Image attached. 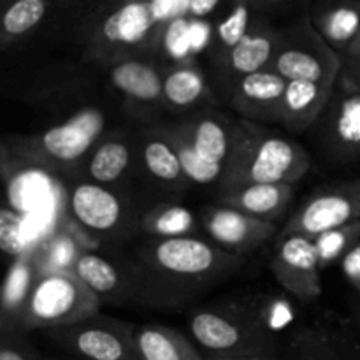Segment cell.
<instances>
[{
  "label": "cell",
  "instance_id": "1",
  "mask_svg": "<svg viewBox=\"0 0 360 360\" xmlns=\"http://www.w3.org/2000/svg\"><path fill=\"white\" fill-rule=\"evenodd\" d=\"M301 144L266 134L252 125L232 127V150L221 176V190L246 185H295L309 171Z\"/></svg>",
  "mask_w": 360,
  "mask_h": 360
},
{
  "label": "cell",
  "instance_id": "2",
  "mask_svg": "<svg viewBox=\"0 0 360 360\" xmlns=\"http://www.w3.org/2000/svg\"><path fill=\"white\" fill-rule=\"evenodd\" d=\"M157 0H104L86 25V39L97 56L129 55L162 35Z\"/></svg>",
  "mask_w": 360,
  "mask_h": 360
},
{
  "label": "cell",
  "instance_id": "3",
  "mask_svg": "<svg viewBox=\"0 0 360 360\" xmlns=\"http://www.w3.org/2000/svg\"><path fill=\"white\" fill-rule=\"evenodd\" d=\"M101 297L72 271H56L35 280L21 311V329H60L98 315Z\"/></svg>",
  "mask_w": 360,
  "mask_h": 360
},
{
  "label": "cell",
  "instance_id": "4",
  "mask_svg": "<svg viewBox=\"0 0 360 360\" xmlns=\"http://www.w3.org/2000/svg\"><path fill=\"white\" fill-rule=\"evenodd\" d=\"M190 333L206 355H248L280 352L266 319L238 308H202L190 316Z\"/></svg>",
  "mask_w": 360,
  "mask_h": 360
},
{
  "label": "cell",
  "instance_id": "5",
  "mask_svg": "<svg viewBox=\"0 0 360 360\" xmlns=\"http://www.w3.org/2000/svg\"><path fill=\"white\" fill-rule=\"evenodd\" d=\"M341 65L340 53L323 41L308 16H302L280 32L271 70L287 81H309L334 86L340 79Z\"/></svg>",
  "mask_w": 360,
  "mask_h": 360
},
{
  "label": "cell",
  "instance_id": "6",
  "mask_svg": "<svg viewBox=\"0 0 360 360\" xmlns=\"http://www.w3.org/2000/svg\"><path fill=\"white\" fill-rule=\"evenodd\" d=\"M49 333L60 347L84 360H139L134 341L136 327L108 316L95 315Z\"/></svg>",
  "mask_w": 360,
  "mask_h": 360
},
{
  "label": "cell",
  "instance_id": "7",
  "mask_svg": "<svg viewBox=\"0 0 360 360\" xmlns=\"http://www.w3.org/2000/svg\"><path fill=\"white\" fill-rule=\"evenodd\" d=\"M360 221V178L327 186L313 193L281 229L280 236L320 234Z\"/></svg>",
  "mask_w": 360,
  "mask_h": 360
},
{
  "label": "cell",
  "instance_id": "8",
  "mask_svg": "<svg viewBox=\"0 0 360 360\" xmlns=\"http://www.w3.org/2000/svg\"><path fill=\"white\" fill-rule=\"evenodd\" d=\"M320 260L315 239L302 234L280 236L271 271L278 283L301 302H313L322 294Z\"/></svg>",
  "mask_w": 360,
  "mask_h": 360
},
{
  "label": "cell",
  "instance_id": "9",
  "mask_svg": "<svg viewBox=\"0 0 360 360\" xmlns=\"http://www.w3.org/2000/svg\"><path fill=\"white\" fill-rule=\"evenodd\" d=\"M150 257L160 271L186 278L206 276L231 264L241 262L239 257L220 252L210 243L190 236L160 239L153 245Z\"/></svg>",
  "mask_w": 360,
  "mask_h": 360
},
{
  "label": "cell",
  "instance_id": "10",
  "mask_svg": "<svg viewBox=\"0 0 360 360\" xmlns=\"http://www.w3.org/2000/svg\"><path fill=\"white\" fill-rule=\"evenodd\" d=\"M105 118L101 109H81L67 122L51 127L41 137V150L62 164L79 160L97 143L104 130Z\"/></svg>",
  "mask_w": 360,
  "mask_h": 360
},
{
  "label": "cell",
  "instance_id": "11",
  "mask_svg": "<svg viewBox=\"0 0 360 360\" xmlns=\"http://www.w3.org/2000/svg\"><path fill=\"white\" fill-rule=\"evenodd\" d=\"M202 224L214 241L236 250L257 248L278 232L274 221L252 217L229 206H211L202 213Z\"/></svg>",
  "mask_w": 360,
  "mask_h": 360
},
{
  "label": "cell",
  "instance_id": "12",
  "mask_svg": "<svg viewBox=\"0 0 360 360\" xmlns=\"http://www.w3.org/2000/svg\"><path fill=\"white\" fill-rule=\"evenodd\" d=\"M281 360H360V345L336 327H304L281 348Z\"/></svg>",
  "mask_w": 360,
  "mask_h": 360
},
{
  "label": "cell",
  "instance_id": "13",
  "mask_svg": "<svg viewBox=\"0 0 360 360\" xmlns=\"http://www.w3.org/2000/svg\"><path fill=\"white\" fill-rule=\"evenodd\" d=\"M288 81L266 69L248 74L236 81L232 91V108L252 120H278L280 122L281 101Z\"/></svg>",
  "mask_w": 360,
  "mask_h": 360
},
{
  "label": "cell",
  "instance_id": "14",
  "mask_svg": "<svg viewBox=\"0 0 360 360\" xmlns=\"http://www.w3.org/2000/svg\"><path fill=\"white\" fill-rule=\"evenodd\" d=\"M308 18L323 41L340 55L360 35V0H316Z\"/></svg>",
  "mask_w": 360,
  "mask_h": 360
},
{
  "label": "cell",
  "instance_id": "15",
  "mask_svg": "<svg viewBox=\"0 0 360 360\" xmlns=\"http://www.w3.org/2000/svg\"><path fill=\"white\" fill-rule=\"evenodd\" d=\"M278 42H280V32L257 18L252 30L234 48L221 53L225 70L241 79L248 74L271 69Z\"/></svg>",
  "mask_w": 360,
  "mask_h": 360
},
{
  "label": "cell",
  "instance_id": "16",
  "mask_svg": "<svg viewBox=\"0 0 360 360\" xmlns=\"http://www.w3.org/2000/svg\"><path fill=\"white\" fill-rule=\"evenodd\" d=\"M70 211L79 225L95 232H108L122 220V202L98 183H81L70 193Z\"/></svg>",
  "mask_w": 360,
  "mask_h": 360
},
{
  "label": "cell",
  "instance_id": "17",
  "mask_svg": "<svg viewBox=\"0 0 360 360\" xmlns=\"http://www.w3.org/2000/svg\"><path fill=\"white\" fill-rule=\"evenodd\" d=\"M334 86L309 81H288L281 101L280 122L292 130H304L311 125L329 101L333 98Z\"/></svg>",
  "mask_w": 360,
  "mask_h": 360
},
{
  "label": "cell",
  "instance_id": "18",
  "mask_svg": "<svg viewBox=\"0 0 360 360\" xmlns=\"http://www.w3.org/2000/svg\"><path fill=\"white\" fill-rule=\"evenodd\" d=\"M295 185H246L224 192L220 202L252 217L271 220L285 213L294 199Z\"/></svg>",
  "mask_w": 360,
  "mask_h": 360
},
{
  "label": "cell",
  "instance_id": "19",
  "mask_svg": "<svg viewBox=\"0 0 360 360\" xmlns=\"http://www.w3.org/2000/svg\"><path fill=\"white\" fill-rule=\"evenodd\" d=\"M134 341L139 360H206V355L185 334L172 327H137Z\"/></svg>",
  "mask_w": 360,
  "mask_h": 360
},
{
  "label": "cell",
  "instance_id": "20",
  "mask_svg": "<svg viewBox=\"0 0 360 360\" xmlns=\"http://www.w3.org/2000/svg\"><path fill=\"white\" fill-rule=\"evenodd\" d=\"M116 90L139 102H157L164 98V77L153 63L132 56L116 60L109 70Z\"/></svg>",
  "mask_w": 360,
  "mask_h": 360
},
{
  "label": "cell",
  "instance_id": "21",
  "mask_svg": "<svg viewBox=\"0 0 360 360\" xmlns=\"http://www.w3.org/2000/svg\"><path fill=\"white\" fill-rule=\"evenodd\" d=\"M330 137L340 153L360 155V90H343L330 118Z\"/></svg>",
  "mask_w": 360,
  "mask_h": 360
},
{
  "label": "cell",
  "instance_id": "22",
  "mask_svg": "<svg viewBox=\"0 0 360 360\" xmlns=\"http://www.w3.org/2000/svg\"><path fill=\"white\" fill-rule=\"evenodd\" d=\"M186 134L200 157L225 167L232 150V127L214 118H200Z\"/></svg>",
  "mask_w": 360,
  "mask_h": 360
},
{
  "label": "cell",
  "instance_id": "23",
  "mask_svg": "<svg viewBox=\"0 0 360 360\" xmlns=\"http://www.w3.org/2000/svg\"><path fill=\"white\" fill-rule=\"evenodd\" d=\"M51 0H9L2 13L4 42L34 32L44 21Z\"/></svg>",
  "mask_w": 360,
  "mask_h": 360
},
{
  "label": "cell",
  "instance_id": "24",
  "mask_svg": "<svg viewBox=\"0 0 360 360\" xmlns=\"http://www.w3.org/2000/svg\"><path fill=\"white\" fill-rule=\"evenodd\" d=\"M206 90L202 72L192 63H181L164 76V101L174 108L195 104Z\"/></svg>",
  "mask_w": 360,
  "mask_h": 360
},
{
  "label": "cell",
  "instance_id": "25",
  "mask_svg": "<svg viewBox=\"0 0 360 360\" xmlns=\"http://www.w3.org/2000/svg\"><path fill=\"white\" fill-rule=\"evenodd\" d=\"M34 266L35 262H32V257L28 253H23L21 257L14 259L2 290L4 320L9 319V313H18V322H20L25 302H27L35 280H37V278H34Z\"/></svg>",
  "mask_w": 360,
  "mask_h": 360
},
{
  "label": "cell",
  "instance_id": "26",
  "mask_svg": "<svg viewBox=\"0 0 360 360\" xmlns=\"http://www.w3.org/2000/svg\"><path fill=\"white\" fill-rule=\"evenodd\" d=\"M130 150L123 141H105L98 144L88 162V172L98 185L118 181L129 169Z\"/></svg>",
  "mask_w": 360,
  "mask_h": 360
},
{
  "label": "cell",
  "instance_id": "27",
  "mask_svg": "<svg viewBox=\"0 0 360 360\" xmlns=\"http://www.w3.org/2000/svg\"><path fill=\"white\" fill-rule=\"evenodd\" d=\"M72 273L94 292L97 297L111 295L120 287L118 269L97 253H81L72 267Z\"/></svg>",
  "mask_w": 360,
  "mask_h": 360
},
{
  "label": "cell",
  "instance_id": "28",
  "mask_svg": "<svg viewBox=\"0 0 360 360\" xmlns=\"http://www.w3.org/2000/svg\"><path fill=\"white\" fill-rule=\"evenodd\" d=\"M167 139L171 141L176 153H178L183 167V174L186 178L195 183H200V185H207V183H214L217 179H221L224 165L213 164V162L200 157L195 148H193L188 134L181 132V130H174V132L167 134Z\"/></svg>",
  "mask_w": 360,
  "mask_h": 360
},
{
  "label": "cell",
  "instance_id": "29",
  "mask_svg": "<svg viewBox=\"0 0 360 360\" xmlns=\"http://www.w3.org/2000/svg\"><path fill=\"white\" fill-rule=\"evenodd\" d=\"M195 225L192 211L178 204L155 206L144 218V229L155 238H183Z\"/></svg>",
  "mask_w": 360,
  "mask_h": 360
},
{
  "label": "cell",
  "instance_id": "30",
  "mask_svg": "<svg viewBox=\"0 0 360 360\" xmlns=\"http://www.w3.org/2000/svg\"><path fill=\"white\" fill-rule=\"evenodd\" d=\"M257 9L253 0H232L227 14L217 27V41L221 51L234 48L257 21Z\"/></svg>",
  "mask_w": 360,
  "mask_h": 360
},
{
  "label": "cell",
  "instance_id": "31",
  "mask_svg": "<svg viewBox=\"0 0 360 360\" xmlns=\"http://www.w3.org/2000/svg\"><path fill=\"white\" fill-rule=\"evenodd\" d=\"M143 160L148 172L165 183H174L181 176H185L174 146L171 141L164 137H153L144 144Z\"/></svg>",
  "mask_w": 360,
  "mask_h": 360
},
{
  "label": "cell",
  "instance_id": "32",
  "mask_svg": "<svg viewBox=\"0 0 360 360\" xmlns=\"http://www.w3.org/2000/svg\"><path fill=\"white\" fill-rule=\"evenodd\" d=\"M315 245L316 252H319L320 267L326 269L338 259L343 260L348 252L360 245V221L323 232L319 238H315Z\"/></svg>",
  "mask_w": 360,
  "mask_h": 360
},
{
  "label": "cell",
  "instance_id": "33",
  "mask_svg": "<svg viewBox=\"0 0 360 360\" xmlns=\"http://www.w3.org/2000/svg\"><path fill=\"white\" fill-rule=\"evenodd\" d=\"M77 253V243L70 234H58L44 243L41 252L35 259V269L39 276L56 271H72L74 264L79 259Z\"/></svg>",
  "mask_w": 360,
  "mask_h": 360
},
{
  "label": "cell",
  "instance_id": "34",
  "mask_svg": "<svg viewBox=\"0 0 360 360\" xmlns=\"http://www.w3.org/2000/svg\"><path fill=\"white\" fill-rule=\"evenodd\" d=\"M23 218L13 207L6 206L0 211V248L6 255L18 259L25 252Z\"/></svg>",
  "mask_w": 360,
  "mask_h": 360
},
{
  "label": "cell",
  "instance_id": "35",
  "mask_svg": "<svg viewBox=\"0 0 360 360\" xmlns=\"http://www.w3.org/2000/svg\"><path fill=\"white\" fill-rule=\"evenodd\" d=\"M190 21L192 20L179 14V16L171 18L164 25L162 42H164L169 55L174 56V58H183L192 49V46H190Z\"/></svg>",
  "mask_w": 360,
  "mask_h": 360
},
{
  "label": "cell",
  "instance_id": "36",
  "mask_svg": "<svg viewBox=\"0 0 360 360\" xmlns=\"http://www.w3.org/2000/svg\"><path fill=\"white\" fill-rule=\"evenodd\" d=\"M341 74L338 83L343 90H360V35L354 44L341 55Z\"/></svg>",
  "mask_w": 360,
  "mask_h": 360
},
{
  "label": "cell",
  "instance_id": "37",
  "mask_svg": "<svg viewBox=\"0 0 360 360\" xmlns=\"http://www.w3.org/2000/svg\"><path fill=\"white\" fill-rule=\"evenodd\" d=\"M0 360H41L14 334H4L2 347H0Z\"/></svg>",
  "mask_w": 360,
  "mask_h": 360
},
{
  "label": "cell",
  "instance_id": "38",
  "mask_svg": "<svg viewBox=\"0 0 360 360\" xmlns=\"http://www.w3.org/2000/svg\"><path fill=\"white\" fill-rule=\"evenodd\" d=\"M341 267H343L345 276L350 281L352 287L360 294V245L355 246L352 252H348L347 255L343 257Z\"/></svg>",
  "mask_w": 360,
  "mask_h": 360
},
{
  "label": "cell",
  "instance_id": "39",
  "mask_svg": "<svg viewBox=\"0 0 360 360\" xmlns=\"http://www.w3.org/2000/svg\"><path fill=\"white\" fill-rule=\"evenodd\" d=\"M220 0H186V9L193 20H202L213 13Z\"/></svg>",
  "mask_w": 360,
  "mask_h": 360
},
{
  "label": "cell",
  "instance_id": "40",
  "mask_svg": "<svg viewBox=\"0 0 360 360\" xmlns=\"http://www.w3.org/2000/svg\"><path fill=\"white\" fill-rule=\"evenodd\" d=\"M210 37V27L202 20L190 21V46L192 49L202 48Z\"/></svg>",
  "mask_w": 360,
  "mask_h": 360
},
{
  "label": "cell",
  "instance_id": "41",
  "mask_svg": "<svg viewBox=\"0 0 360 360\" xmlns=\"http://www.w3.org/2000/svg\"><path fill=\"white\" fill-rule=\"evenodd\" d=\"M206 360H281V350L248 355H206Z\"/></svg>",
  "mask_w": 360,
  "mask_h": 360
},
{
  "label": "cell",
  "instance_id": "42",
  "mask_svg": "<svg viewBox=\"0 0 360 360\" xmlns=\"http://www.w3.org/2000/svg\"><path fill=\"white\" fill-rule=\"evenodd\" d=\"M257 6V9L264 11V9H271V7H281L285 4H290L294 0H253Z\"/></svg>",
  "mask_w": 360,
  "mask_h": 360
},
{
  "label": "cell",
  "instance_id": "43",
  "mask_svg": "<svg viewBox=\"0 0 360 360\" xmlns=\"http://www.w3.org/2000/svg\"><path fill=\"white\" fill-rule=\"evenodd\" d=\"M355 313H357V320H359V323H360V301H359L357 308H355Z\"/></svg>",
  "mask_w": 360,
  "mask_h": 360
}]
</instances>
